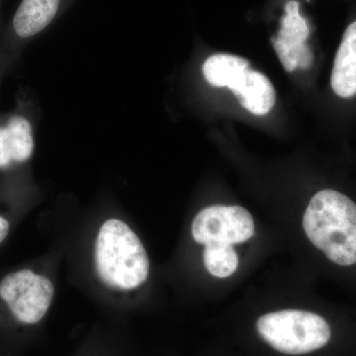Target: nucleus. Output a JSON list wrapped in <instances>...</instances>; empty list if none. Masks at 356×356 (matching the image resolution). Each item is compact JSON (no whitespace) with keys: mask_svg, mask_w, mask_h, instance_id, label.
Segmentation results:
<instances>
[{"mask_svg":"<svg viewBox=\"0 0 356 356\" xmlns=\"http://www.w3.org/2000/svg\"><path fill=\"white\" fill-rule=\"evenodd\" d=\"M204 266L211 275L228 278L238 267V255L234 245H206L203 252Z\"/></svg>","mask_w":356,"mask_h":356,"instance_id":"f8f14e48","label":"nucleus"},{"mask_svg":"<svg viewBox=\"0 0 356 356\" xmlns=\"http://www.w3.org/2000/svg\"><path fill=\"white\" fill-rule=\"evenodd\" d=\"M53 282L31 269H19L0 280V300L18 324H38L54 298Z\"/></svg>","mask_w":356,"mask_h":356,"instance_id":"20e7f679","label":"nucleus"},{"mask_svg":"<svg viewBox=\"0 0 356 356\" xmlns=\"http://www.w3.org/2000/svg\"><path fill=\"white\" fill-rule=\"evenodd\" d=\"M229 88L243 108L257 116L268 114L275 104V90L268 77L250 67Z\"/></svg>","mask_w":356,"mask_h":356,"instance_id":"1a4fd4ad","label":"nucleus"},{"mask_svg":"<svg viewBox=\"0 0 356 356\" xmlns=\"http://www.w3.org/2000/svg\"><path fill=\"white\" fill-rule=\"evenodd\" d=\"M95 257L96 273L107 286L136 289L149 277L146 248L121 220H108L102 225L96 238Z\"/></svg>","mask_w":356,"mask_h":356,"instance_id":"f03ea898","label":"nucleus"},{"mask_svg":"<svg viewBox=\"0 0 356 356\" xmlns=\"http://www.w3.org/2000/svg\"><path fill=\"white\" fill-rule=\"evenodd\" d=\"M10 232V222L3 215L0 214V245L6 240Z\"/></svg>","mask_w":356,"mask_h":356,"instance_id":"ddd939ff","label":"nucleus"},{"mask_svg":"<svg viewBox=\"0 0 356 356\" xmlns=\"http://www.w3.org/2000/svg\"><path fill=\"white\" fill-rule=\"evenodd\" d=\"M285 11L277 37L271 39L274 50L287 72H294L297 67L309 69L313 64L314 55L306 44L310 36L308 22L300 15L296 0L288 2Z\"/></svg>","mask_w":356,"mask_h":356,"instance_id":"423d86ee","label":"nucleus"},{"mask_svg":"<svg viewBox=\"0 0 356 356\" xmlns=\"http://www.w3.org/2000/svg\"><path fill=\"white\" fill-rule=\"evenodd\" d=\"M257 331L274 350L301 355L320 350L331 339V327L324 318L312 312L281 310L257 318Z\"/></svg>","mask_w":356,"mask_h":356,"instance_id":"7ed1b4c3","label":"nucleus"},{"mask_svg":"<svg viewBox=\"0 0 356 356\" xmlns=\"http://www.w3.org/2000/svg\"><path fill=\"white\" fill-rule=\"evenodd\" d=\"M248 67L250 62L245 58L221 53L210 56L203 64L202 72L211 86L229 88Z\"/></svg>","mask_w":356,"mask_h":356,"instance_id":"9b49d317","label":"nucleus"},{"mask_svg":"<svg viewBox=\"0 0 356 356\" xmlns=\"http://www.w3.org/2000/svg\"><path fill=\"white\" fill-rule=\"evenodd\" d=\"M307 238L330 261L341 266L356 264V204L334 189L312 197L303 216Z\"/></svg>","mask_w":356,"mask_h":356,"instance_id":"f257e3e1","label":"nucleus"},{"mask_svg":"<svg viewBox=\"0 0 356 356\" xmlns=\"http://www.w3.org/2000/svg\"><path fill=\"white\" fill-rule=\"evenodd\" d=\"M60 0H22L13 18L20 38H30L44 29L58 13Z\"/></svg>","mask_w":356,"mask_h":356,"instance_id":"9d476101","label":"nucleus"},{"mask_svg":"<svg viewBox=\"0 0 356 356\" xmlns=\"http://www.w3.org/2000/svg\"><path fill=\"white\" fill-rule=\"evenodd\" d=\"M330 86L339 99H356V18L344 30L332 64Z\"/></svg>","mask_w":356,"mask_h":356,"instance_id":"0eeeda50","label":"nucleus"},{"mask_svg":"<svg viewBox=\"0 0 356 356\" xmlns=\"http://www.w3.org/2000/svg\"><path fill=\"white\" fill-rule=\"evenodd\" d=\"M191 234L200 245H235L255 235L254 220L242 206L212 205L194 217Z\"/></svg>","mask_w":356,"mask_h":356,"instance_id":"39448f33","label":"nucleus"},{"mask_svg":"<svg viewBox=\"0 0 356 356\" xmlns=\"http://www.w3.org/2000/svg\"><path fill=\"white\" fill-rule=\"evenodd\" d=\"M34 146L31 124L25 117L14 115L0 126V170L29 161Z\"/></svg>","mask_w":356,"mask_h":356,"instance_id":"6e6552de","label":"nucleus"}]
</instances>
